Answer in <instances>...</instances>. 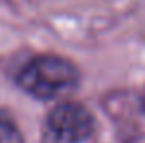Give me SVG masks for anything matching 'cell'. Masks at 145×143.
Masks as SVG:
<instances>
[{"mask_svg": "<svg viewBox=\"0 0 145 143\" xmlns=\"http://www.w3.org/2000/svg\"><path fill=\"white\" fill-rule=\"evenodd\" d=\"M78 80L76 65L59 55H37L16 74V84L37 100H55L71 94Z\"/></svg>", "mask_w": 145, "mask_h": 143, "instance_id": "1", "label": "cell"}, {"mask_svg": "<svg viewBox=\"0 0 145 143\" xmlns=\"http://www.w3.org/2000/svg\"><path fill=\"white\" fill-rule=\"evenodd\" d=\"M0 143H24L18 123L4 110H0Z\"/></svg>", "mask_w": 145, "mask_h": 143, "instance_id": "3", "label": "cell"}, {"mask_svg": "<svg viewBox=\"0 0 145 143\" xmlns=\"http://www.w3.org/2000/svg\"><path fill=\"white\" fill-rule=\"evenodd\" d=\"M45 127L51 143H84L94 133V118L78 102H61L47 114Z\"/></svg>", "mask_w": 145, "mask_h": 143, "instance_id": "2", "label": "cell"}, {"mask_svg": "<svg viewBox=\"0 0 145 143\" xmlns=\"http://www.w3.org/2000/svg\"><path fill=\"white\" fill-rule=\"evenodd\" d=\"M141 110L145 112V98H143V102H141Z\"/></svg>", "mask_w": 145, "mask_h": 143, "instance_id": "4", "label": "cell"}]
</instances>
